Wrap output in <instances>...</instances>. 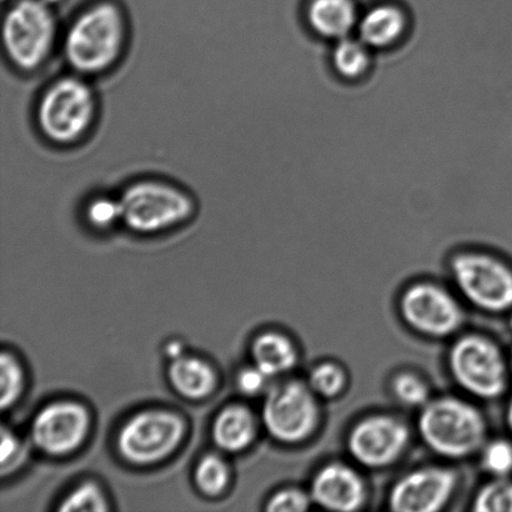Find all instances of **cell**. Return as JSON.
Returning <instances> with one entry per match:
<instances>
[{
    "label": "cell",
    "mask_w": 512,
    "mask_h": 512,
    "mask_svg": "<svg viewBox=\"0 0 512 512\" xmlns=\"http://www.w3.org/2000/svg\"><path fill=\"white\" fill-rule=\"evenodd\" d=\"M391 393L401 405L421 409L429 403L430 388L426 380L413 371H401L391 381Z\"/></svg>",
    "instance_id": "d4e9b609"
},
{
    "label": "cell",
    "mask_w": 512,
    "mask_h": 512,
    "mask_svg": "<svg viewBox=\"0 0 512 512\" xmlns=\"http://www.w3.org/2000/svg\"><path fill=\"white\" fill-rule=\"evenodd\" d=\"M450 275L459 294L489 314L512 310V268L499 256L463 250L450 259Z\"/></svg>",
    "instance_id": "ba28073f"
},
{
    "label": "cell",
    "mask_w": 512,
    "mask_h": 512,
    "mask_svg": "<svg viewBox=\"0 0 512 512\" xmlns=\"http://www.w3.org/2000/svg\"><path fill=\"white\" fill-rule=\"evenodd\" d=\"M128 14L118 0H94L62 32L60 52L70 72L85 78L112 72L127 53Z\"/></svg>",
    "instance_id": "6da1fadb"
},
{
    "label": "cell",
    "mask_w": 512,
    "mask_h": 512,
    "mask_svg": "<svg viewBox=\"0 0 512 512\" xmlns=\"http://www.w3.org/2000/svg\"><path fill=\"white\" fill-rule=\"evenodd\" d=\"M319 399H335L344 393L348 375L343 366L335 361H321L311 369L306 381Z\"/></svg>",
    "instance_id": "603a6c76"
},
{
    "label": "cell",
    "mask_w": 512,
    "mask_h": 512,
    "mask_svg": "<svg viewBox=\"0 0 512 512\" xmlns=\"http://www.w3.org/2000/svg\"><path fill=\"white\" fill-rule=\"evenodd\" d=\"M258 434V420L245 405H229L220 411L212 426V439L223 453L238 454L247 450Z\"/></svg>",
    "instance_id": "e0dca14e"
},
{
    "label": "cell",
    "mask_w": 512,
    "mask_h": 512,
    "mask_svg": "<svg viewBox=\"0 0 512 512\" xmlns=\"http://www.w3.org/2000/svg\"><path fill=\"white\" fill-rule=\"evenodd\" d=\"M273 379L261 371L258 366L254 364L247 366L239 371L237 376V386L240 393L247 396H256L265 394L269 389Z\"/></svg>",
    "instance_id": "4dcf8cb0"
},
{
    "label": "cell",
    "mask_w": 512,
    "mask_h": 512,
    "mask_svg": "<svg viewBox=\"0 0 512 512\" xmlns=\"http://www.w3.org/2000/svg\"><path fill=\"white\" fill-rule=\"evenodd\" d=\"M0 436H2L0 465H2V475L5 476L12 473L19 465V461L23 460L24 450L22 441L14 434V431L3 426Z\"/></svg>",
    "instance_id": "f546056e"
},
{
    "label": "cell",
    "mask_w": 512,
    "mask_h": 512,
    "mask_svg": "<svg viewBox=\"0 0 512 512\" xmlns=\"http://www.w3.org/2000/svg\"><path fill=\"white\" fill-rule=\"evenodd\" d=\"M92 419L87 408L74 400L43 406L30 424L34 448L49 456L74 453L88 438Z\"/></svg>",
    "instance_id": "7c38bea8"
},
{
    "label": "cell",
    "mask_w": 512,
    "mask_h": 512,
    "mask_svg": "<svg viewBox=\"0 0 512 512\" xmlns=\"http://www.w3.org/2000/svg\"><path fill=\"white\" fill-rule=\"evenodd\" d=\"M410 29V15L403 5L396 2L375 3L361 10L356 33L373 50L396 47Z\"/></svg>",
    "instance_id": "9a60e30c"
},
{
    "label": "cell",
    "mask_w": 512,
    "mask_h": 512,
    "mask_svg": "<svg viewBox=\"0 0 512 512\" xmlns=\"http://www.w3.org/2000/svg\"><path fill=\"white\" fill-rule=\"evenodd\" d=\"M3 50L23 74L39 72L60 47L57 9L44 0H10L3 14Z\"/></svg>",
    "instance_id": "3957f363"
},
{
    "label": "cell",
    "mask_w": 512,
    "mask_h": 512,
    "mask_svg": "<svg viewBox=\"0 0 512 512\" xmlns=\"http://www.w3.org/2000/svg\"><path fill=\"white\" fill-rule=\"evenodd\" d=\"M62 512H104L109 510L104 491L94 481H85L65 496L59 505Z\"/></svg>",
    "instance_id": "4316f807"
},
{
    "label": "cell",
    "mask_w": 512,
    "mask_h": 512,
    "mask_svg": "<svg viewBox=\"0 0 512 512\" xmlns=\"http://www.w3.org/2000/svg\"><path fill=\"white\" fill-rule=\"evenodd\" d=\"M250 355L253 364L271 379L290 373L299 361V351L294 341L288 335L273 330L256 336Z\"/></svg>",
    "instance_id": "d6986e66"
},
{
    "label": "cell",
    "mask_w": 512,
    "mask_h": 512,
    "mask_svg": "<svg viewBox=\"0 0 512 512\" xmlns=\"http://www.w3.org/2000/svg\"><path fill=\"white\" fill-rule=\"evenodd\" d=\"M509 325H510V329H511V331H512V315L510 316Z\"/></svg>",
    "instance_id": "d590c367"
},
{
    "label": "cell",
    "mask_w": 512,
    "mask_h": 512,
    "mask_svg": "<svg viewBox=\"0 0 512 512\" xmlns=\"http://www.w3.org/2000/svg\"><path fill=\"white\" fill-rule=\"evenodd\" d=\"M309 493L314 505L335 512L358 511L368 500L363 476L343 461L321 466L311 479Z\"/></svg>",
    "instance_id": "5bb4252c"
},
{
    "label": "cell",
    "mask_w": 512,
    "mask_h": 512,
    "mask_svg": "<svg viewBox=\"0 0 512 512\" xmlns=\"http://www.w3.org/2000/svg\"><path fill=\"white\" fill-rule=\"evenodd\" d=\"M409 445L408 424L398 416L385 413L365 416L351 426L346 439L351 458L368 469H384L395 464Z\"/></svg>",
    "instance_id": "8fae6325"
},
{
    "label": "cell",
    "mask_w": 512,
    "mask_h": 512,
    "mask_svg": "<svg viewBox=\"0 0 512 512\" xmlns=\"http://www.w3.org/2000/svg\"><path fill=\"white\" fill-rule=\"evenodd\" d=\"M321 408L306 381L286 379L271 384L261 405V423L281 444L304 443L318 430Z\"/></svg>",
    "instance_id": "52a82bcc"
},
{
    "label": "cell",
    "mask_w": 512,
    "mask_h": 512,
    "mask_svg": "<svg viewBox=\"0 0 512 512\" xmlns=\"http://www.w3.org/2000/svg\"><path fill=\"white\" fill-rule=\"evenodd\" d=\"M448 366L456 385L475 399H499L508 389V358L488 336L461 335L450 346Z\"/></svg>",
    "instance_id": "8992f818"
},
{
    "label": "cell",
    "mask_w": 512,
    "mask_h": 512,
    "mask_svg": "<svg viewBox=\"0 0 512 512\" xmlns=\"http://www.w3.org/2000/svg\"><path fill=\"white\" fill-rule=\"evenodd\" d=\"M508 365H509L510 376L512 378V349H511L510 354L508 356Z\"/></svg>",
    "instance_id": "e575fe53"
},
{
    "label": "cell",
    "mask_w": 512,
    "mask_h": 512,
    "mask_svg": "<svg viewBox=\"0 0 512 512\" xmlns=\"http://www.w3.org/2000/svg\"><path fill=\"white\" fill-rule=\"evenodd\" d=\"M399 313L411 330L433 339L450 338L465 320L456 296L434 281L409 285L400 296Z\"/></svg>",
    "instance_id": "30bf717a"
},
{
    "label": "cell",
    "mask_w": 512,
    "mask_h": 512,
    "mask_svg": "<svg viewBox=\"0 0 512 512\" xmlns=\"http://www.w3.org/2000/svg\"><path fill=\"white\" fill-rule=\"evenodd\" d=\"M459 476L448 466L429 465L409 471L391 486L389 509L395 512H438L453 499Z\"/></svg>",
    "instance_id": "4fadbf2b"
},
{
    "label": "cell",
    "mask_w": 512,
    "mask_h": 512,
    "mask_svg": "<svg viewBox=\"0 0 512 512\" xmlns=\"http://www.w3.org/2000/svg\"><path fill=\"white\" fill-rule=\"evenodd\" d=\"M187 424L175 411L148 409L130 416L120 428L117 448L133 465H152L172 455L182 444Z\"/></svg>",
    "instance_id": "9c48e42d"
},
{
    "label": "cell",
    "mask_w": 512,
    "mask_h": 512,
    "mask_svg": "<svg viewBox=\"0 0 512 512\" xmlns=\"http://www.w3.org/2000/svg\"><path fill=\"white\" fill-rule=\"evenodd\" d=\"M314 505L309 491L298 488H285L276 491L266 503L269 512H304Z\"/></svg>",
    "instance_id": "f1b7e54d"
},
{
    "label": "cell",
    "mask_w": 512,
    "mask_h": 512,
    "mask_svg": "<svg viewBox=\"0 0 512 512\" xmlns=\"http://www.w3.org/2000/svg\"><path fill=\"white\" fill-rule=\"evenodd\" d=\"M476 512H512V479L493 478L481 486L473 501Z\"/></svg>",
    "instance_id": "484cf974"
},
{
    "label": "cell",
    "mask_w": 512,
    "mask_h": 512,
    "mask_svg": "<svg viewBox=\"0 0 512 512\" xmlns=\"http://www.w3.org/2000/svg\"><path fill=\"white\" fill-rule=\"evenodd\" d=\"M418 431L423 443L440 458L463 460L480 453L489 428L478 406L458 396H441L421 408Z\"/></svg>",
    "instance_id": "5b68a950"
},
{
    "label": "cell",
    "mask_w": 512,
    "mask_h": 512,
    "mask_svg": "<svg viewBox=\"0 0 512 512\" xmlns=\"http://www.w3.org/2000/svg\"><path fill=\"white\" fill-rule=\"evenodd\" d=\"M24 370L17 356L3 351L0 356V406L3 411L18 403L24 390Z\"/></svg>",
    "instance_id": "cb8c5ba5"
},
{
    "label": "cell",
    "mask_w": 512,
    "mask_h": 512,
    "mask_svg": "<svg viewBox=\"0 0 512 512\" xmlns=\"http://www.w3.org/2000/svg\"><path fill=\"white\" fill-rule=\"evenodd\" d=\"M360 14L356 0H308L304 12L311 32L331 42L356 32Z\"/></svg>",
    "instance_id": "2e32d148"
},
{
    "label": "cell",
    "mask_w": 512,
    "mask_h": 512,
    "mask_svg": "<svg viewBox=\"0 0 512 512\" xmlns=\"http://www.w3.org/2000/svg\"><path fill=\"white\" fill-rule=\"evenodd\" d=\"M506 425L512 433V398L509 401L508 408H506Z\"/></svg>",
    "instance_id": "d6a6232c"
},
{
    "label": "cell",
    "mask_w": 512,
    "mask_h": 512,
    "mask_svg": "<svg viewBox=\"0 0 512 512\" xmlns=\"http://www.w3.org/2000/svg\"><path fill=\"white\" fill-rule=\"evenodd\" d=\"M373 52L358 35L334 42L331 50V67L345 82H359L369 74L373 65Z\"/></svg>",
    "instance_id": "ffe728a7"
},
{
    "label": "cell",
    "mask_w": 512,
    "mask_h": 512,
    "mask_svg": "<svg viewBox=\"0 0 512 512\" xmlns=\"http://www.w3.org/2000/svg\"><path fill=\"white\" fill-rule=\"evenodd\" d=\"M99 110L98 93L90 79L70 72L45 85L35 103L34 120L45 142L70 148L93 132Z\"/></svg>",
    "instance_id": "7a4b0ae2"
},
{
    "label": "cell",
    "mask_w": 512,
    "mask_h": 512,
    "mask_svg": "<svg viewBox=\"0 0 512 512\" xmlns=\"http://www.w3.org/2000/svg\"><path fill=\"white\" fill-rule=\"evenodd\" d=\"M164 353L165 355H167V358L170 361L180 358V356L185 354V349L182 341H169V343L165 345Z\"/></svg>",
    "instance_id": "1f68e13d"
},
{
    "label": "cell",
    "mask_w": 512,
    "mask_h": 512,
    "mask_svg": "<svg viewBox=\"0 0 512 512\" xmlns=\"http://www.w3.org/2000/svg\"><path fill=\"white\" fill-rule=\"evenodd\" d=\"M480 463L493 478H510L512 475V441L493 439L486 441L480 450Z\"/></svg>",
    "instance_id": "83f0119b"
},
{
    "label": "cell",
    "mask_w": 512,
    "mask_h": 512,
    "mask_svg": "<svg viewBox=\"0 0 512 512\" xmlns=\"http://www.w3.org/2000/svg\"><path fill=\"white\" fill-rule=\"evenodd\" d=\"M168 379L172 388L188 400L208 398L218 385L212 365L198 356L184 354L170 361Z\"/></svg>",
    "instance_id": "ac0fdd59"
},
{
    "label": "cell",
    "mask_w": 512,
    "mask_h": 512,
    "mask_svg": "<svg viewBox=\"0 0 512 512\" xmlns=\"http://www.w3.org/2000/svg\"><path fill=\"white\" fill-rule=\"evenodd\" d=\"M194 481L204 495L223 494L230 483V469L227 460L219 454H205L195 468Z\"/></svg>",
    "instance_id": "44dd1931"
},
{
    "label": "cell",
    "mask_w": 512,
    "mask_h": 512,
    "mask_svg": "<svg viewBox=\"0 0 512 512\" xmlns=\"http://www.w3.org/2000/svg\"><path fill=\"white\" fill-rule=\"evenodd\" d=\"M118 197L123 227L138 235H155L182 227L198 209L197 199L188 189L157 177L133 180Z\"/></svg>",
    "instance_id": "277c9868"
},
{
    "label": "cell",
    "mask_w": 512,
    "mask_h": 512,
    "mask_svg": "<svg viewBox=\"0 0 512 512\" xmlns=\"http://www.w3.org/2000/svg\"><path fill=\"white\" fill-rule=\"evenodd\" d=\"M84 219L98 232L122 225V207L118 195L95 194L84 204Z\"/></svg>",
    "instance_id": "7402d4cb"
},
{
    "label": "cell",
    "mask_w": 512,
    "mask_h": 512,
    "mask_svg": "<svg viewBox=\"0 0 512 512\" xmlns=\"http://www.w3.org/2000/svg\"><path fill=\"white\" fill-rule=\"evenodd\" d=\"M44 2H47L49 5H52L55 9H57L59 4H63L65 0H44Z\"/></svg>",
    "instance_id": "836d02e7"
}]
</instances>
